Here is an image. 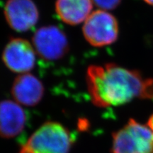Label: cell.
<instances>
[{
    "mask_svg": "<svg viewBox=\"0 0 153 153\" xmlns=\"http://www.w3.org/2000/svg\"><path fill=\"white\" fill-rule=\"evenodd\" d=\"M26 122V113L20 104L11 100L0 101V136H17L23 131Z\"/></svg>",
    "mask_w": 153,
    "mask_h": 153,
    "instance_id": "9",
    "label": "cell"
},
{
    "mask_svg": "<svg viewBox=\"0 0 153 153\" xmlns=\"http://www.w3.org/2000/svg\"><path fill=\"white\" fill-rule=\"evenodd\" d=\"M122 0H92L101 10H113L120 5Z\"/></svg>",
    "mask_w": 153,
    "mask_h": 153,
    "instance_id": "11",
    "label": "cell"
},
{
    "mask_svg": "<svg viewBox=\"0 0 153 153\" xmlns=\"http://www.w3.org/2000/svg\"><path fill=\"white\" fill-rule=\"evenodd\" d=\"M144 1L147 4H148L150 5V6H152V7H153V0H144Z\"/></svg>",
    "mask_w": 153,
    "mask_h": 153,
    "instance_id": "13",
    "label": "cell"
},
{
    "mask_svg": "<svg viewBox=\"0 0 153 153\" xmlns=\"http://www.w3.org/2000/svg\"><path fill=\"white\" fill-rule=\"evenodd\" d=\"M93 9L92 0H56L55 12L67 24L75 26L85 22Z\"/></svg>",
    "mask_w": 153,
    "mask_h": 153,
    "instance_id": "10",
    "label": "cell"
},
{
    "mask_svg": "<svg viewBox=\"0 0 153 153\" xmlns=\"http://www.w3.org/2000/svg\"><path fill=\"white\" fill-rule=\"evenodd\" d=\"M86 81L91 100L98 107L120 106L135 97L143 99L146 83L138 71L114 63L89 66Z\"/></svg>",
    "mask_w": 153,
    "mask_h": 153,
    "instance_id": "1",
    "label": "cell"
},
{
    "mask_svg": "<svg viewBox=\"0 0 153 153\" xmlns=\"http://www.w3.org/2000/svg\"><path fill=\"white\" fill-rule=\"evenodd\" d=\"M4 13L9 26L17 32L28 31L39 19V11L33 0H8Z\"/></svg>",
    "mask_w": 153,
    "mask_h": 153,
    "instance_id": "7",
    "label": "cell"
},
{
    "mask_svg": "<svg viewBox=\"0 0 153 153\" xmlns=\"http://www.w3.org/2000/svg\"><path fill=\"white\" fill-rule=\"evenodd\" d=\"M2 60L11 71L19 74L28 73L35 66L36 52L33 45L27 40L13 38L4 49Z\"/></svg>",
    "mask_w": 153,
    "mask_h": 153,
    "instance_id": "6",
    "label": "cell"
},
{
    "mask_svg": "<svg viewBox=\"0 0 153 153\" xmlns=\"http://www.w3.org/2000/svg\"><path fill=\"white\" fill-rule=\"evenodd\" d=\"M84 37L94 47H104L117 41L119 27L114 15L104 10L93 11L84 23Z\"/></svg>",
    "mask_w": 153,
    "mask_h": 153,
    "instance_id": "4",
    "label": "cell"
},
{
    "mask_svg": "<svg viewBox=\"0 0 153 153\" xmlns=\"http://www.w3.org/2000/svg\"><path fill=\"white\" fill-rule=\"evenodd\" d=\"M11 95L16 102L26 106H34L43 99L45 88L42 82L30 73L20 74L13 82Z\"/></svg>",
    "mask_w": 153,
    "mask_h": 153,
    "instance_id": "8",
    "label": "cell"
},
{
    "mask_svg": "<svg viewBox=\"0 0 153 153\" xmlns=\"http://www.w3.org/2000/svg\"><path fill=\"white\" fill-rule=\"evenodd\" d=\"M148 127L153 133V114L151 115L150 117L149 118L148 121Z\"/></svg>",
    "mask_w": 153,
    "mask_h": 153,
    "instance_id": "12",
    "label": "cell"
},
{
    "mask_svg": "<svg viewBox=\"0 0 153 153\" xmlns=\"http://www.w3.org/2000/svg\"><path fill=\"white\" fill-rule=\"evenodd\" d=\"M113 153H153V133L131 118L113 133Z\"/></svg>",
    "mask_w": 153,
    "mask_h": 153,
    "instance_id": "3",
    "label": "cell"
},
{
    "mask_svg": "<svg viewBox=\"0 0 153 153\" xmlns=\"http://www.w3.org/2000/svg\"><path fill=\"white\" fill-rule=\"evenodd\" d=\"M32 42L36 54L45 60H58L69 51V42L65 33L53 25L43 26L36 30Z\"/></svg>",
    "mask_w": 153,
    "mask_h": 153,
    "instance_id": "5",
    "label": "cell"
},
{
    "mask_svg": "<svg viewBox=\"0 0 153 153\" xmlns=\"http://www.w3.org/2000/svg\"><path fill=\"white\" fill-rule=\"evenodd\" d=\"M72 139L62 124L54 121L43 123L23 145L29 153H68Z\"/></svg>",
    "mask_w": 153,
    "mask_h": 153,
    "instance_id": "2",
    "label": "cell"
}]
</instances>
